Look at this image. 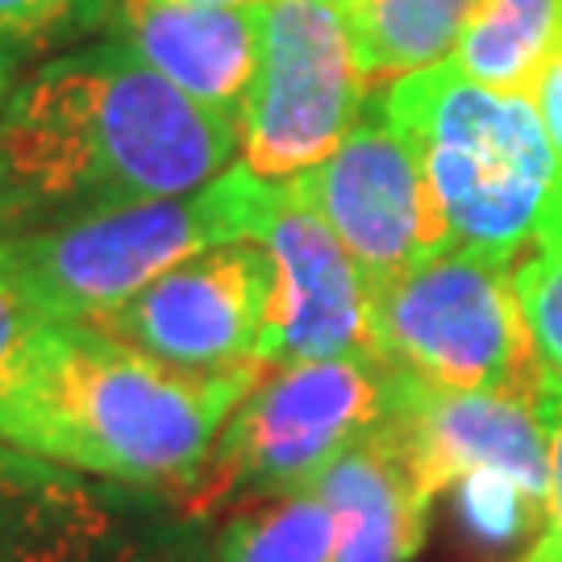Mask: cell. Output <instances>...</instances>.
<instances>
[{
  "mask_svg": "<svg viewBox=\"0 0 562 562\" xmlns=\"http://www.w3.org/2000/svg\"><path fill=\"white\" fill-rule=\"evenodd\" d=\"M238 121L121 46L46 63L0 109V241L167 201L217 180Z\"/></svg>",
  "mask_w": 562,
  "mask_h": 562,
  "instance_id": "6da1fadb",
  "label": "cell"
},
{
  "mask_svg": "<svg viewBox=\"0 0 562 562\" xmlns=\"http://www.w3.org/2000/svg\"><path fill=\"white\" fill-rule=\"evenodd\" d=\"M267 371H176L92 322H42L0 375V442L180 496Z\"/></svg>",
  "mask_w": 562,
  "mask_h": 562,
  "instance_id": "7a4b0ae2",
  "label": "cell"
},
{
  "mask_svg": "<svg viewBox=\"0 0 562 562\" xmlns=\"http://www.w3.org/2000/svg\"><path fill=\"white\" fill-rule=\"evenodd\" d=\"M392 130L422 162L450 250L517 267L559 234L562 176L538 104L434 63L387 83Z\"/></svg>",
  "mask_w": 562,
  "mask_h": 562,
  "instance_id": "3957f363",
  "label": "cell"
},
{
  "mask_svg": "<svg viewBox=\"0 0 562 562\" xmlns=\"http://www.w3.org/2000/svg\"><path fill=\"white\" fill-rule=\"evenodd\" d=\"M276 192L280 180L229 167L183 196L9 238L0 241V283H9L42 322L97 325L188 255L241 238L259 241Z\"/></svg>",
  "mask_w": 562,
  "mask_h": 562,
  "instance_id": "277c9868",
  "label": "cell"
},
{
  "mask_svg": "<svg viewBox=\"0 0 562 562\" xmlns=\"http://www.w3.org/2000/svg\"><path fill=\"white\" fill-rule=\"evenodd\" d=\"M367 341L380 367L459 392L538 396L542 367L513 271L442 250L413 271L362 288Z\"/></svg>",
  "mask_w": 562,
  "mask_h": 562,
  "instance_id": "5b68a950",
  "label": "cell"
},
{
  "mask_svg": "<svg viewBox=\"0 0 562 562\" xmlns=\"http://www.w3.org/2000/svg\"><path fill=\"white\" fill-rule=\"evenodd\" d=\"M380 417L383 367L367 355L271 367L225 422L201 475L180 492V513L204 517L238 492H308Z\"/></svg>",
  "mask_w": 562,
  "mask_h": 562,
  "instance_id": "8992f818",
  "label": "cell"
},
{
  "mask_svg": "<svg viewBox=\"0 0 562 562\" xmlns=\"http://www.w3.org/2000/svg\"><path fill=\"white\" fill-rule=\"evenodd\" d=\"M259 67L241 109L246 167L292 180L338 150L367 104L341 9L329 0H255Z\"/></svg>",
  "mask_w": 562,
  "mask_h": 562,
  "instance_id": "52a82bcc",
  "label": "cell"
},
{
  "mask_svg": "<svg viewBox=\"0 0 562 562\" xmlns=\"http://www.w3.org/2000/svg\"><path fill=\"white\" fill-rule=\"evenodd\" d=\"M276 296L280 271L271 250L241 238L167 267L97 325L176 371L276 367Z\"/></svg>",
  "mask_w": 562,
  "mask_h": 562,
  "instance_id": "ba28073f",
  "label": "cell"
},
{
  "mask_svg": "<svg viewBox=\"0 0 562 562\" xmlns=\"http://www.w3.org/2000/svg\"><path fill=\"white\" fill-rule=\"evenodd\" d=\"M283 183L334 229V238L359 267L362 288L450 250V234L422 162L392 130L380 97L362 104L359 121L329 159Z\"/></svg>",
  "mask_w": 562,
  "mask_h": 562,
  "instance_id": "9c48e42d",
  "label": "cell"
},
{
  "mask_svg": "<svg viewBox=\"0 0 562 562\" xmlns=\"http://www.w3.org/2000/svg\"><path fill=\"white\" fill-rule=\"evenodd\" d=\"M383 422L396 429L429 496L501 480L550 513V442L529 396L459 392L383 367Z\"/></svg>",
  "mask_w": 562,
  "mask_h": 562,
  "instance_id": "30bf717a",
  "label": "cell"
},
{
  "mask_svg": "<svg viewBox=\"0 0 562 562\" xmlns=\"http://www.w3.org/2000/svg\"><path fill=\"white\" fill-rule=\"evenodd\" d=\"M259 241L280 271L276 296V367L367 355V308L362 280L334 229L304 209L280 180L276 204L262 217Z\"/></svg>",
  "mask_w": 562,
  "mask_h": 562,
  "instance_id": "8fae6325",
  "label": "cell"
},
{
  "mask_svg": "<svg viewBox=\"0 0 562 562\" xmlns=\"http://www.w3.org/2000/svg\"><path fill=\"white\" fill-rule=\"evenodd\" d=\"M117 42L192 101L241 121L259 67L255 4H180V0H109Z\"/></svg>",
  "mask_w": 562,
  "mask_h": 562,
  "instance_id": "7c38bea8",
  "label": "cell"
},
{
  "mask_svg": "<svg viewBox=\"0 0 562 562\" xmlns=\"http://www.w3.org/2000/svg\"><path fill=\"white\" fill-rule=\"evenodd\" d=\"M0 562H150V554L59 462L0 442Z\"/></svg>",
  "mask_w": 562,
  "mask_h": 562,
  "instance_id": "4fadbf2b",
  "label": "cell"
},
{
  "mask_svg": "<svg viewBox=\"0 0 562 562\" xmlns=\"http://www.w3.org/2000/svg\"><path fill=\"white\" fill-rule=\"evenodd\" d=\"M308 492H317L334 513V562H408L422 550L434 496L383 417L346 446Z\"/></svg>",
  "mask_w": 562,
  "mask_h": 562,
  "instance_id": "5bb4252c",
  "label": "cell"
},
{
  "mask_svg": "<svg viewBox=\"0 0 562 562\" xmlns=\"http://www.w3.org/2000/svg\"><path fill=\"white\" fill-rule=\"evenodd\" d=\"M480 0H341V21L367 88L396 83L442 63L459 46L462 25Z\"/></svg>",
  "mask_w": 562,
  "mask_h": 562,
  "instance_id": "9a60e30c",
  "label": "cell"
},
{
  "mask_svg": "<svg viewBox=\"0 0 562 562\" xmlns=\"http://www.w3.org/2000/svg\"><path fill=\"white\" fill-rule=\"evenodd\" d=\"M562 46V0H480L462 25L454 67L471 80L529 92Z\"/></svg>",
  "mask_w": 562,
  "mask_h": 562,
  "instance_id": "2e32d148",
  "label": "cell"
},
{
  "mask_svg": "<svg viewBox=\"0 0 562 562\" xmlns=\"http://www.w3.org/2000/svg\"><path fill=\"white\" fill-rule=\"evenodd\" d=\"M334 546L329 504L317 492H288L271 508L225 525L213 562H334Z\"/></svg>",
  "mask_w": 562,
  "mask_h": 562,
  "instance_id": "e0dca14e",
  "label": "cell"
},
{
  "mask_svg": "<svg viewBox=\"0 0 562 562\" xmlns=\"http://www.w3.org/2000/svg\"><path fill=\"white\" fill-rule=\"evenodd\" d=\"M513 288L533 338L542 380L562 387V241L525 255L513 267Z\"/></svg>",
  "mask_w": 562,
  "mask_h": 562,
  "instance_id": "ac0fdd59",
  "label": "cell"
},
{
  "mask_svg": "<svg viewBox=\"0 0 562 562\" xmlns=\"http://www.w3.org/2000/svg\"><path fill=\"white\" fill-rule=\"evenodd\" d=\"M109 18V0H0V46L80 38Z\"/></svg>",
  "mask_w": 562,
  "mask_h": 562,
  "instance_id": "d6986e66",
  "label": "cell"
},
{
  "mask_svg": "<svg viewBox=\"0 0 562 562\" xmlns=\"http://www.w3.org/2000/svg\"><path fill=\"white\" fill-rule=\"evenodd\" d=\"M533 404H538L546 442H550V521H546V533H550L562 550V387L542 380Z\"/></svg>",
  "mask_w": 562,
  "mask_h": 562,
  "instance_id": "ffe728a7",
  "label": "cell"
},
{
  "mask_svg": "<svg viewBox=\"0 0 562 562\" xmlns=\"http://www.w3.org/2000/svg\"><path fill=\"white\" fill-rule=\"evenodd\" d=\"M533 104H538V117H542L546 138L554 146V159H559V176H562V46L550 55V63L542 67V76L533 80ZM554 241H562V225L546 246H554ZM538 250H542V246H538Z\"/></svg>",
  "mask_w": 562,
  "mask_h": 562,
  "instance_id": "44dd1931",
  "label": "cell"
},
{
  "mask_svg": "<svg viewBox=\"0 0 562 562\" xmlns=\"http://www.w3.org/2000/svg\"><path fill=\"white\" fill-rule=\"evenodd\" d=\"M42 325V317L21 301L9 283H0V375L4 367L18 359V350L30 341V334Z\"/></svg>",
  "mask_w": 562,
  "mask_h": 562,
  "instance_id": "7402d4cb",
  "label": "cell"
},
{
  "mask_svg": "<svg viewBox=\"0 0 562 562\" xmlns=\"http://www.w3.org/2000/svg\"><path fill=\"white\" fill-rule=\"evenodd\" d=\"M521 562H562V550H559V542H554V538H550V533L542 529L538 546H533V550H529Z\"/></svg>",
  "mask_w": 562,
  "mask_h": 562,
  "instance_id": "603a6c76",
  "label": "cell"
},
{
  "mask_svg": "<svg viewBox=\"0 0 562 562\" xmlns=\"http://www.w3.org/2000/svg\"><path fill=\"white\" fill-rule=\"evenodd\" d=\"M9 83H13V55L0 46V104L9 97Z\"/></svg>",
  "mask_w": 562,
  "mask_h": 562,
  "instance_id": "cb8c5ba5",
  "label": "cell"
},
{
  "mask_svg": "<svg viewBox=\"0 0 562 562\" xmlns=\"http://www.w3.org/2000/svg\"><path fill=\"white\" fill-rule=\"evenodd\" d=\"M180 4H255V0H180Z\"/></svg>",
  "mask_w": 562,
  "mask_h": 562,
  "instance_id": "d4e9b609",
  "label": "cell"
},
{
  "mask_svg": "<svg viewBox=\"0 0 562 562\" xmlns=\"http://www.w3.org/2000/svg\"><path fill=\"white\" fill-rule=\"evenodd\" d=\"M329 4H341V0H329Z\"/></svg>",
  "mask_w": 562,
  "mask_h": 562,
  "instance_id": "484cf974",
  "label": "cell"
}]
</instances>
